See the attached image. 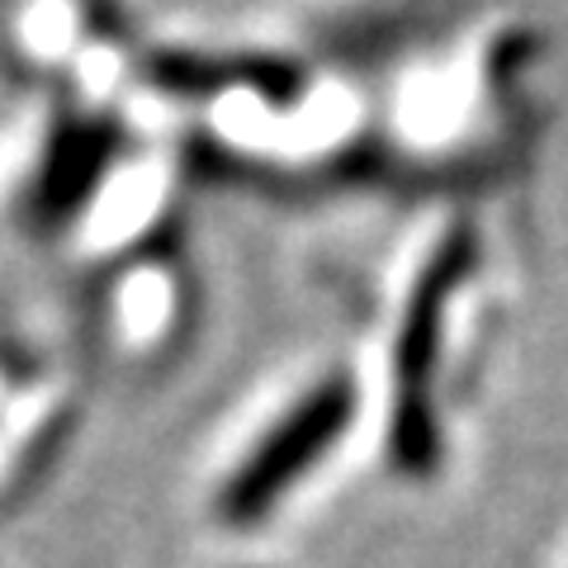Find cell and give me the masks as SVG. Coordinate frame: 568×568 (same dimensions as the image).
Masks as SVG:
<instances>
[{"label":"cell","instance_id":"6da1fadb","mask_svg":"<svg viewBox=\"0 0 568 568\" xmlns=\"http://www.w3.org/2000/svg\"><path fill=\"white\" fill-rule=\"evenodd\" d=\"M478 237L469 227H455L432 252L422 280L407 298V317L394 351V426H388V455L413 478H426L440 465V422H436V361H440V327H446V304L455 290L474 275Z\"/></svg>","mask_w":568,"mask_h":568},{"label":"cell","instance_id":"277c9868","mask_svg":"<svg viewBox=\"0 0 568 568\" xmlns=\"http://www.w3.org/2000/svg\"><path fill=\"white\" fill-rule=\"evenodd\" d=\"M148 85L171 95H213V91H256L271 104H290L304 91V71L284 58H265V52H233V58H213V52H152Z\"/></svg>","mask_w":568,"mask_h":568},{"label":"cell","instance_id":"7a4b0ae2","mask_svg":"<svg viewBox=\"0 0 568 568\" xmlns=\"http://www.w3.org/2000/svg\"><path fill=\"white\" fill-rule=\"evenodd\" d=\"M351 417H355V384L346 375H327L242 459V469L227 478V488L219 497V511L237 526H252L265 511H275L280 497L346 436Z\"/></svg>","mask_w":568,"mask_h":568},{"label":"cell","instance_id":"3957f363","mask_svg":"<svg viewBox=\"0 0 568 568\" xmlns=\"http://www.w3.org/2000/svg\"><path fill=\"white\" fill-rule=\"evenodd\" d=\"M114 156H119V129L110 119L77 114V119L58 123V133H52L48 152H43L39 181H33V219L43 227L77 219V213L91 204L100 181L110 175Z\"/></svg>","mask_w":568,"mask_h":568}]
</instances>
